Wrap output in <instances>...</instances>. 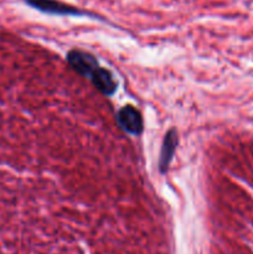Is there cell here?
<instances>
[{
    "label": "cell",
    "mask_w": 253,
    "mask_h": 254,
    "mask_svg": "<svg viewBox=\"0 0 253 254\" xmlns=\"http://www.w3.org/2000/svg\"><path fill=\"white\" fill-rule=\"evenodd\" d=\"M25 4L44 14L49 15H59V16H92L94 19H99L94 14L82 10L73 5L66 4L60 0H24Z\"/></svg>",
    "instance_id": "6da1fadb"
},
{
    "label": "cell",
    "mask_w": 253,
    "mask_h": 254,
    "mask_svg": "<svg viewBox=\"0 0 253 254\" xmlns=\"http://www.w3.org/2000/svg\"><path fill=\"white\" fill-rule=\"evenodd\" d=\"M117 123L124 133L131 136H139L144 131V118L141 112L133 104H126L116 114Z\"/></svg>",
    "instance_id": "7a4b0ae2"
},
{
    "label": "cell",
    "mask_w": 253,
    "mask_h": 254,
    "mask_svg": "<svg viewBox=\"0 0 253 254\" xmlns=\"http://www.w3.org/2000/svg\"><path fill=\"white\" fill-rule=\"evenodd\" d=\"M66 61L76 73L89 78L99 67V62L93 54L81 49H71L66 55Z\"/></svg>",
    "instance_id": "3957f363"
},
{
    "label": "cell",
    "mask_w": 253,
    "mask_h": 254,
    "mask_svg": "<svg viewBox=\"0 0 253 254\" xmlns=\"http://www.w3.org/2000/svg\"><path fill=\"white\" fill-rule=\"evenodd\" d=\"M179 145V134L175 128H170L165 133L161 144L160 154L158 160V170L161 175H165L169 171L170 164L175 156L176 148Z\"/></svg>",
    "instance_id": "277c9868"
},
{
    "label": "cell",
    "mask_w": 253,
    "mask_h": 254,
    "mask_svg": "<svg viewBox=\"0 0 253 254\" xmlns=\"http://www.w3.org/2000/svg\"><path fill=\"white\" fill-rule=\"evenodd\" d=\"M97 91L106 97H113L118 89V82L114 78V74L109 69L99 66L89 77Z\"/></svg>",
    "instance_id": "5b68a950"
}]
</instances>
